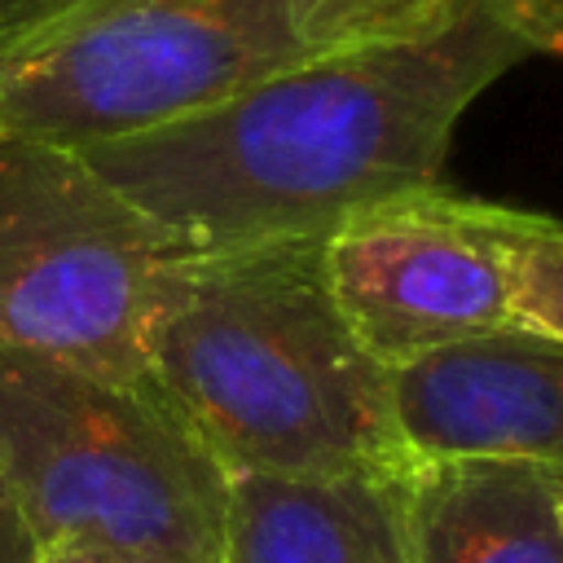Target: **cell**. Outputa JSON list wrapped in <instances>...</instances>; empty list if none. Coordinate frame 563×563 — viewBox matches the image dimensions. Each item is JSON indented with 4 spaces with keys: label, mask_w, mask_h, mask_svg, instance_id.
I'll list each match as a JSON object with an SVG mask.
<instances>
[{
    "label": "cell",
    "mask_w": 563,
    "mask_h": 563,
    "mask_svg": "<svg viewBox=\"0 0 563 563\" xmlns=\"http://www.w3.org/2000/svg\"><path fill=\"white\" fill-rule=\"evenodd\" d=\"M409 453L528 457L563 466V343L497 330L391 369Z\"/></svg>",
    "instance_id": "obj_7"
},
{
    "label": "cell",
    "mask_w": 563,
    "mask_h": 563,
    "mask_svg": "<svg viewBox=\"0 0 563 563\" xmlns=\"http://www.w3.org/2000/svg\"><path fill=\"white\" fill-rule=\"evenodd\" d=\"M554 506H559V519H563V466H554Z\"/></svg>",
    "instance_id": "obj_15"
},
{
    "label": "cell",
    "mask_w": 563,
    "mask_h": 563,
    "mask_svg": "<svg viewBox=\"0 0 563 563\" xmlns=\"http://www.w3.org/2000/svg\"><path fill=\"white\" fill-rule=\"evenodd\" d=\"M325 238L172 255L145 312V369L229 475H334L409 457L391 369L347 325Z\"/></svg>",
    "instance_id": "obj_2"
},
{
    "label": "cell",
    "mask_w": 563,
    "mask_h": 563,
    "mask_svg": "<svg viewBox=\"0 0 563 563\" xmlns=\"http://www.w3.org/2000/svg\"><path fill=\"white\" fill-rule=\"evenodd\" d=\"M185 246L75 150L0 123V343L141 378L158 268Z\"/></svg>",
    "instance_id": "obj_5"
},
{
    "label": "cell",
    "mask_w": 563,
    "mask_h": 563,
    "mask_svg": "<svg viewBox=\"0 0 563 563\" xmlns=\"http://www.w3.org/2000/svg\"><path fill=\"white\" fill-rule=\"evenodd\" d=\"M405 462L334 475H229L220 563H413Z\"/></svg>",
    "instance_id": "obj_8"
},
{
    "label": "cell",
    "mask_w": 563,
    "mask_h": 563,
    "mask_svg": "<svg viewBox=\"0 0 563 563\" xmlns=\"http://www.w3.org/2000/svg\"><path fill=\"white\" fill-rule=\"evenodd\" d=\"M70 4L75 0H0V53L26 40L31 31H40L44 22H53Z\"/></svg>",
    "instance_id": "obj_13"
},
{
    "label": "cell",
    "mask_w": 563,
    "mask_h": 563,
    "mask_svg": "<svg viewBox=\"0 0 563 563\" xmlns=\"http://www.w3.org/2000/svg\"><path fill=\"white\" fill-rule=\"evenodd\" d=\"M541 48L493 4L334 48L163 128L75 150L185 251L330 238L440 185L466 106Z\"/></svg>",
    "instance_id": "obj_1"
},
{
    "label": "cell",
    "mask_w": 563,
    "mask_h": 563,
    "mask_svg": "<svg viewBox=\"0 0 563 563\" xmlns=\"http://www.w3.org/2000/svg\"><path fill=\"white\" fill-rule=\"evenodd\" d=\"M405 528L413 563H563L554 466L528 457L409 453Z\"/></svg>",
    "instance_id": "obj_9"
},
{
    "label": "cell",
    "mask_w": 563,
    "mask_h": 563,
    "mask_svg": "<svg viewBox=\"0 0 563 563\" xmlns=\"http://www.w3.org/2000/svg\"><path fill=\"white\" fill-rule=\"evenodd\" d=\"M330 290L383 369L515 325L493 202L422 189L343 220L321 242Z\"/></svg>",
    "instance_id": "obj_6"
},
{
    "label": "cell",
    "mask_w": 563,
    "mask_h": 563,
    "mask_svg": "<svg viewBox=\"0 0 563 563\" xmlns=\"http://www.w3.org/2000/svg\"><path fill=\"white\" fill-rule=\"evenodd\" d=\"M541 53H563V0H493Z\"/></svg>",
    "instance_id": "obj_11"
},
{
    "label": "cell",
    "mask_w": 563,
    "mask_h": 563,
    "mask_svg": "<svg viewBox=\"0 0 563 563\" xmlns=\"http://www.w3.org/2000/svg\"><path fill=\"white\" fill-rule=\"evenodd\" d=\"M457 0H75L0 53V123L84 150L207 110L277 70L405 35Z\"/></svg>",
    "instance_id": "obj_3"
},
{
    "label": "cell",
    "mask_w": 563,
    "mask_h": 563,
    "mask_svg": "<svg viewBox=\"0 0 563 563\" xmlns=\"http://www.w3.org/2000/svg\"><path fill=\"white\" fill-rule=\"evenodd\" d=\"M40 559V541L13 497V484L4 475V462H0V563H35Z\"/></svg>",
    "instance_id": "obj_12"
},
{
    "label": "cell",
    "mask_w": 563,
    "mask_h": 563,
    "mask_svg": "<svg viewBox=\"0 0 563 563\" xmlns=\"http://www.w3.org/2000/svg\"><path fill=\"white\" fill-rule=\"evenodd\" d=\"M493 224L510 264L515 325L563 343V224L493 202Z\"/></svg>",
    "instance_id": "obj_10"
},
{
    "label": "cell",
    "mask_w": 563,
    "mask_h": 563,
    "mask_svg": "<svg viewBox=\"0 0 563 563\" xmlns=\"http://www.w3.org/2000/svg\"><path fill=\"white\" fill-rule=\"evenodd\" d=\"M35 563H150V559H132V554H110V550H92V545L57 541V545H44Z\"/></svg>",
    "instance_id": "obj_14"
},
{
    "label": "cell",
    "mask_w": 563,
    "mask_h": 563,
    "mask_svg": "<svg viewBox=\"0 0 563 563\" xmlns=\"http://www.w3.org/2000/svg\"><path fill=\"white\" fill-rule=\"evenodd\" d=\"M0 462L40 541L220 563L229 471L167 391L0 343Z\"/></svg>",
    "instance_id": "obj_4"
}]
</instances>
